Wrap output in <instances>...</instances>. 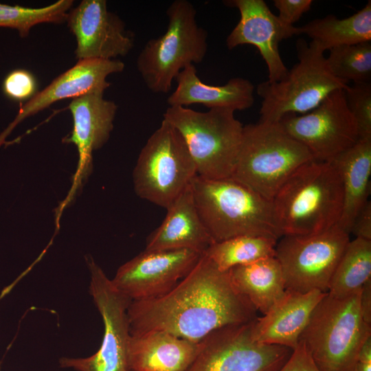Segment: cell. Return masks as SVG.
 Wrapping results in <instances>:
<instances>
[{"mask_svg": "<svg viewBox=\"0 0 371 371\" xmlns=\"http://www.w3.org/2000/svg\"><path fill=\"white\" fill-rule=\"evenodd\" d=\"M298 63L282 80L257 85L261 98L260 120L278 122L285 115L305 114L316 108L330 93L345 89L347 82L330 72L324 52L313 41L296 43Z\"/></svg>", "mask_w": 371, "mask_h": 371, "instance_id": "8", "label": "cell"}, {"mask_svg": "<svg viewBox=\"0 0 371 371\" xmlns=\"http://www.w3.org/2000/svg\"><path fill=\"white\" fill-rule=\"evenodd\" d=\"M323 52L346 45L371 41V1L344 19L333 14L315 19L299 27Z\"/></svg>", "mask_w": 371, "mask_h": 371, "instance_id": "25", "label": "cell"}, {"mask_svg": "<svg viewBox=\"0 0 371 371\" xmlns=\"http://www.w3.org/2000/svg\"><path fill=\"white\" fill-rule=\"evenodd\" d=\"M348 108L358 126L360 139L371 138V83L354 82L344 89Z\"/></svg>", "mask_w": 371, "mask_h": 371, "instance_id": "30", "label": "cell"}, {"mask_svg": "<svg viewBox=\"0 0 371 371\" xmlns=\"http://www.w3.org/2000/svg\"><path fill=\"white\" fill-rule=\"evenodd\" d=\"M229 273L238 291L263 315L286 293L283 271L276 256L235 267Z\"/></svg>", "mask_w": 371, "mask_h": 371, "instance_id": "24", "label": "cell"}, {"mask_svg": "<svg viewBox=\"0 0 371 371\" xmlns=\"http://www.w3.org/2000/svg\"><path fill=\"white\" fill-rule=\"evenodd\" d=\"M338 225L322 233L283 236L276 246V258L284 278L286 290L327 293L337 265L350 240Z\"/></svg>", "mask_w": 371, "mask_h": 371, "instance_id": "11", "label": "cell"}, {"mask_svg": "<svg viewBox=\"0 0 371 371\" xmlns=\"http://www.w3.org/2000/svg\"><path fill=\"white\" fill-rule=\"evenodd\" d=\"M371 280V240H349L330 279L327 293L342 298L360 291Z\"/></svg>", "mask_w": 371, "mask_h": 371, "instance_id": "26", "label": "cell"}, {"mask_svg": "<svg viewBox=\"0 0 371 371\" xmlns=\"http://www.w3.org/2000/svg\"><path fill=\"white\" fill-rule=\"evenodd\" d=\"M361 291L337 298L327 293L302 333V341L320 371H352L359 350L371 337L360 310Z\"/></svg>", "mask_w": 371, "mask_h": 371, "instance_id": "5", "label": "cell"}, {"mask_svg": "<svg viewBox=\"0 0 371 371\" xmlns=\"http://www.w3.org/2000/svg\"><path fill=\"white\" fill-rule=\"evenodd\" d=\"M73 3V0H59L38 8L0 3V27L14 29L21 37L25 38L28 36L31 28L39 23L60 24L66 22L68 10Z\"/></svg>", "mask_w": 371, "mask_h": 371, "instance_id": "28", "label": "cell"}, {"mask_svg": "<svg viewBox=\"0 0 371 371\" xmlns=\"http://www.w3.org/2000/svg\"><path fill=\"white\" fill-rule=\"evenodd\" d=\"M36 80L30 71L16 69L5 77L2 83L3 94L12 101L30 100L36 91Z\"/></svg>", "mask_w": 371, "mask_h": 371, "instance_id": "31", "label": "cell"}, {"mask_svg": "<svg viewBox=\"0 0 371 371\" xmlns=\"http://www.w3.org/2000/svg\"><path fill=\"white\" fill-rule=\"evenodd\" d=\"M87 263L90 273L89 293L103 322L102 340L93 355L63 357L58 360L59 366L76 371H130L128 308L131 300L113 285L91 257L87 258Z\"/></svg>", "mask_w": 371, "mask_h": 371, "instance_id": "10", "label": "cell"}, {"mask_svg": "<svg viewBox=\"0 0 371 371\" xmlns=\"http://www.w3.org/2000/svg\"><path fill=\"white\" fill-rule=\"evenodd\" d=\"M226 5L236 8L240 20L226 38V45L232 49L240 45L255 46L268 69V81L277 82L286 76L289 69L279 51L280 42L299 35V27L284 23L263 0H231Z\"/></svg>", "mask_w": 371, "mask_h": 371, "instance_id": "16", "label": "cell"}, {"mask_svg": "<svg viewBox=\"0 0 371 371\" xmlns=\"http://www.w3.org/2000/svg\"><path fill=\"white\" fill-rule=\"evenodd\" d=\"M197 175L179 132L162 120L141 150L133 170L138 196L167 209Z\"/></svg>", "mask_w": 371, "mask_h": 371, "instance_id": "9", "label": "cell"}, {"mask_svg": "<svg viewBox=\"0 0 371 371\" xmlns=\"http://www.w3.org/2000/svg\"><path fill=\"white\" fill-rule=\"evenodd\" d=\"M191 189L200 218L214 242L244 235L278 240L272 203L232 178L196 175Z\"/></svg>", "mask_w": 371, "mask_h": 371, "instance_id": "3", "label": "cell"}, {"mask_svg": "<svg viewBox=\"0 0 371 371\" xmlns=\"http://www.w3.org/2000/svg\"><path fill=\"white\" fill-rule=\"evenodd\" d=\"M278 371H320L315 364L304 343L299 341L286 362Z\"/></svg>", "mask_w": 371, "mask_h": 371, "instance_id": "33", "label": "cell"}, {"mask_svg": "<svg viewBox=\"0 0 371 371\" xmlns=\"http://www.w3.org/2000/svg\"><path fill=\"white\" fill-rule=\"evenodd\" d=\"M164 34L149 40L137 59V67L152 92L166 93L183 69L201 63L207 51V33L196 21V10L187 0L172 1L166 10Z\"/></svg>", "mask_w": 371, "mask_h": 371, "instance_id": "6", "label": "cell"}, {"mask_svg": "<svg viewBox=\"0 0 371 371\" xmlns=\"http://www.w3.org/2000/svg\"><path fill=\"white\" fill-rule=\"evenodd\" d=\"M201 341H191L162 330L132 333L128 347L130 371H186Z\"/></svg>", "mask_w": 371, "mask_h": 371, "instance_id": "20", "label": "cell"}, {"mask_svg": "<svg viewBox=\"0 0 371 371\" xmlns=\"http://www.w3.org/2000/svg\"><path fill=\"white\" fill-rule=\"evenodd\" d=\"M104 93L92 92L72 99L69 105L73 117V128L64 143L74 144L78 152V164L72 187L60 207L69 204L73 195L87 178L92 168V153L109 139L113 128L117 109L116 104L105 100Z\"/></svg>", "mask_w": 371, "mask_h": 371, "instance_id": "17", "label": "cell"}, {"mask_svg": "<svg viewBox=\"0 0 371 371\" xmlns=\"http://www.w3.org/2000/svg\"><path fill=\"white\" fill-rule=\"evenodd\" d=\"M278 122L316 161H331L360 139L358 126L347 106L344 89L333 91L307 113L287 114Z\"/></svg>", "mask_w": 371, "mask_h": 371, "instance_id": "13", "label": "cell"}, {"mask_svg": "<svg viewBox=\"0 0 371 371\" xmlns=\"http://www.w3.org/2000/svg\"><path fill=\"white\" fill-rule=\"evenodd\" d=\"M0 371H2L1 370V363L0 362Z\"/></svg>", "mask_w": 371, "mask_h": 371, "instance_id": "37", "label": "cell"}, {"mask_svg": "<svg viewBox=\"0 0 371 371\" xmlns=\"http://www.w3.org/2000/svg\"><path fill=\"white\" fill-rule=\"evenodd\" d=\"M228 109L206 112L169 106L164 120L182 136L195 164L197 175L207 179L231 177L238 153L243 124Z\"/></svg>", "mask_w": 371, "mask_h": 371, "instance_id": "7", "label": "cell"}, {"mask_svg": "<svg viewBox=\"0 0 371 371\" xmlns=\"http://www.w3.org/2000/svg\"><path fill=\"white\" fill-rule=\"evenodd\" d=\"M201 255L189 249L144 250L120 266L111 281L131 301L157 298L171 291Z\"/></svg>", "mask_w": 371, "mask_h": 371, "instance_id": "14", "label": "cell"}, {"mask_svg": "<svg viewBox=\"0 0 371 371\" xmlns=\"http://www.w3.org/2000/svg\"><path fill=\"white\" fill-rule=\"evenodd\" d=\"M355 238L371 240V202L368 201L355 218L350 233Z\"/></svg>", "mask_w": 371, "mask_h": 371, "instance_id": "34", "label": "cell"}, {"mask_svg": "<svg viewBox=\"0 0 371 371\" xmlns=\"http://www.w3.org/2000/svg\"><path fill=\"white\" fill-rule=\"evenodd\" d=\"M66 22L76 39L78 60L117 59L133 47V34L109 11L105 0H82L69 11Z\"/></svg>", "mask_w": 371, "mask_h": 371, "instance_id": "15", "label": "cell"}, {"mask_svg": "<svg viewBox=\"0 0 371 371\" xmlns=\"http://www.w3.org/2000/svg\"><path fill=\"white\" fill-rule=\"evenodd\" d=\"M253 321L223 327L207 335L186 371H278L293 350L256 341Z\"/></svg>", "mask_w": 371, "mask_h": 371, "instance_id": "12", "label": "cell"}, {"mask_svg": "<svg viewBox=\"0 0 371 371\" xmlns=\"http://www.w3.org/2000/svg\"><path fill=\"white\" fill-rule=\"evenodd\" d=\"M271 203L281 237L328 230L338 224L343 207L342 184L337 168L331 161L312 160L304 164L282 184Z\"/></svg>", "mask_w": 371, "mask_h": 371, "instance_id": "2", "label": "cell"}, {"mask_svg": "<svg viewBox=\"0 0 371 371\" xmlns=\"http://www.w3.org/2000/svg\"><path fill=\"white\" fill-rule=\"evenodd\" d=\"M334 76L346 82H370L371 41L341 45L330 49L326 58Z\"/></svg>", "mask_w": 371, "mask_h": 371, "instance_id": "29", "label": "cell"}, {"mask_svg": "<svg viewBox=\"0 0 371 371\" xmlns=\"http://www.w3.org/2000/svg\"><path fill=\"white\" fill-rule=\"evenodd\" d=\"M326 293L314 290L299 293L286 290L279 300L262 317L252 322L254 339L262 344L294 350L316 305Z\"/></svg>", "mask_w": 371, "mask_h": 371, "instance_id": "19", "label": "cell"}, {"mask_svg": "<svg viewBox=\"0 0 371 371\" xmlns=\"http://www.w3.org/2000/svg\"><path fill=\"white\" fill-rule=\"evenodd\" d=\"M124 69V63L118 59L78 60L74 67L56 78L41 91L36 92L21 106L13 122L0 135V146L21 122L56 102L74 99L88 93H104L110 86L107 77L121 72Z\"/></svg>", "mask_w": 371, "mask_h": 371, "instance_id": "18", "label": "cell"}, {"mask_svg": "<svg viewBox=\"0 0 371 371\" xmlns=\"http://www.w3.org/2000/svg\"><path fill=\"white\" fill-rule=\"evenodd\" d=\"M359 304L363 320L371 325V280L366 282L361 289Z\"/></svg>", "mask_w": 371, "mask_h": 371, "instance_id": "36", "label": "cell"}, {"mask_svg": "<svg viewBox=\"0 0 371 371\" xmlns=\"http://www.w3.org/2000/svg\"><path fill=\"white\" fill-rule=\"evenodd\" d=\"M312 0H274L273 5L278 10V17L284 23L293 25L301 16L308 12Z\"/></svg>", "mask_w": 371, "mask_h": 371, "instance_id": "32", "label": "cell"}, {"mask_svg": "<svg viewBox=\"0 0 371 371\" xmlns=\"http://www.w3.org/2000/svg\"><path fill=\"white\" fill-rule=\"evenodd\" d=\"M256 312L236 289L229 271H221L203 254L192 269L166 294L131 301L128 317L131 334L162 330L200 342L223 327L252 322Z\"/></svg>", "mask_w": 371, "mask_h": 371, "instance_id": "1", "label": "cell"}, {"mask_svg": "<svg viewBox=\"0 0 371 371\" xmlns=\"http://www.w3.org/2000/svg\"><path fill=\"white\" fill-rule=\"evenodd\" d=\"M176 89L169 95V106L202 104L209 109L234 111L249 109L254 103V86L247 79L233 78L223 85H210L199 78L194 65L183 69L175 78Z\"/></svg>", "mask_w": 371, "mask_h": 371, "instance_id": "22", "label": "cell"}, {"mask_svg": "<svg viewBox=\"0 0 371 371\" xmlns=\"http://www.w3.org/2000/svg\"><path fill=\"white\" fill-rule=\"evenodd\" d=\"M331 162L337 169L343 189V207L337 225L350 234L355 218L369 201L371 138L359 139Z\"/></svg>", "mask_w": 371, "mask_h": 371, "instance_id": "23", "label": "cell"}, {"mask_svg": "<svg viewBox=\"0 0 371 371\" xmlns=\"http://www.w3.org/2000/svg\"><path fill=\"white\" fill-rule=\"evenodd\" d=\"M278 240L264 236L244 235L211 245L203 254L221 271L262 258L276 256Z\"/></svg>", "mask_w": 371, "mask_h": 371, "instance_id": "27", "label": "cell"}, {"mask_svg": "<svg viewBox=\"0 0 371 371\" xmlns=\"http://www.w3.org/2000/svg\"><path fill=\"white\" fill-rule=\"evenodd\" d=\"M312 160L308 150L279 122L259 120L243 126L231 178L271 201L287 179Z\"/></svg>", "mask_w": 371, "mask_h": 371, "instance_id": "4", "label": "cell"}, {"mask_svg": "<svg viewBox=\"0 0 371 371\" xmlns=\"http://www.w3.org/2000/svg\"><path fill=\"white\" fill-rule=\"evenodd\" d=\"M352 371H371V337L361 346Z\"/></svg>", "mask_w": 371, "mask_h": 371, "instance_id": "35", "label": "cell"}, {"mask_svg": "<svg viewBox=\"0 0 371 371\" xmlns=\"http://www.w3.org/2000/svg\"><path fill=\"white\" fill-rule=\"evenodd\" d=\"M166 210L161 224L148 237L145 250L189 249L203 254L214 243L200 218L190 185Z\"/></svg>", "mask_w": 371, "mask_h": 371, "instance_id": "21", "label": "cell"}]
</instances>
